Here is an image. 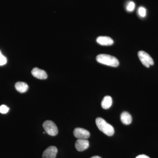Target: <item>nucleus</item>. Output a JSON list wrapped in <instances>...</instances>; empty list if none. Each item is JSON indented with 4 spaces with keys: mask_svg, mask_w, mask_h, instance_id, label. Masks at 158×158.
I'll use <instances>...</instances> for the list:
<instances>
[{
    "mask_svg": "<svg viewBox=\"0 0 158 158\" xmlns=\"http://www.w3.org/2000/svg\"><path fill=\"white\" fill-rule=\"evenodd\" d=\"M96 60L101 64L112 67H117L119 65V62L116 57L107 54H100L97 56Z\"/></svg>",
    "mask_w": 158,
    "mask_h": 158,
    "instance_id": "1",
    "label": "nucleus"
},
{
    "mask_svg": "<svg viewBox=\"0 0 158 158\" xmlns=\"http://www.w3.org/2000/svg\"><path fill=\"white\" fill-rule=\"evenodd\" d=\"M120 119L123 124L129 125L131 124L132 118L129 113L128 112H124L122 113L121 116H120Z\"/></svg>",
    "mask_w": 158,
    "mask_h": 158,
    "instance_id": "10",
    "label": "nucleus"
},
{
    "mask_svg": "<svg viewBox=\"0 0 158 158\" xmlns=\"http://www.w3.org/2000/svg\"><path fill=\"white\" fill-rule=\"evenodd\" d=\"M73 135L78 139H87L90 136V132L81 128H77L74 130Z\"/></svg>",
    "mask_w": 158,
    "mask_h": 158,
    "instance_id": "5",
    "label": "nucleus"
},
{
    "mask_svg": "<svg viewBox=\"0 0 158 158\" xmlns=\"http://www.w3.org/2000/svg\"><path fill=\"white\" fill-rule=\"evenodd\" d=\"M58 149L54 146L48 148L43 153V158H56V156Z\"/></svg>",
    "mask_w": 158,
    "mask_h": 158,
    "instance_id": "6",
    "label": "nucleus"
},
{
    "mask_svg": "<svg viewBox=\"0 0 158 158\" xmlns=\"http://www.w3.org/2000/svg\"><path fill=\"white\" fill-rule=\"evenodd\" d=\"M15 88L21 93L26 92L28 89V86L25 82H18L15 84Z\"/></svg>",
    "mask_w": 158,
    "mask_h": 158,
    "instance_id": "11",
    "label": "nucleus"
},
{
    "mask_svg": "<svg viewBox=\"0 0 158 158\" xmlns=\"http://www.w3.org/2000/svg\"><path fill=\"white\" fill-rule=\"evenodd\" d=\"M7 59L5 56H3L0 51V65H5L7 63Z\"/></svg>",
    "mask_w": 158,
    "mask_h": 158,
    "instance_id": "14",
    "label": "nucleus"
},
{
    "mask_svg": "<svg viewBox=\"0 0 158 158\" xmlns=\"http://www.w3.org/2000/svg\"><path fill=\"white\" fill-rule=\"evenodd\" d=\"M138 56L141 63L147 68H149L150 65H154L153 60L149 54L144 51H141L138 52Z\"/></svg>",
    "mask_w": 158,
    "mask_h": 158,
    "instance_id": "3",
    "label": "nucleus"
},
{
    "mask_svg": "<svg viewBox=\"0 0 158 158\" xmlns=\"http://www.w3.org/2000/svg\"><path fill=\"white\" fill-rule=\"evenodd\" d=\"M136 158H150L148 156L145 155H140L136 157Z\"/></svg>",
    "mask_w": 158,
    "mask_h": 158,
    "instance_id": "17",
    "label": "nucleus"
},
{
    "mask_svg": "<svg viewBox=\"0 0 158 158\" xmlns=\"http://www.w3.org/2000/svg\"><path fill=\"white\" fill-rule=\"evenodd\" d=\"M9 109L6 105H2L0 106V113L6 114L9 112Z\"/></svg>",
    "mask_w": 158,
    "mask_h": 158,
    "instance_id": "15",
    "label": "nucleus"
},
{
    "mask_svg": "<svg viewBox=\"0 0 158 158\" xmlns=\"http://www.w3.org/2000/svg\"><path fill=\"white\" fill-rule=\"evenodd\" d=\"M97 42L100 45L110 46L113 44V40L111 37L107 36H100L97 38Z\"/></svg>",
    "mask_w": 158,
    "mask_h": 158,
    "instance_id": "9",
    "label": "nucleus"
},
{
    "mask_svg": "<svg viewBox=\"0 0 158 158\" xmlns=\"http://www.w3.org/2000/svg\"><path fill=\"white\" fill-rule=\"evenodd\" d=\"M31 73L33 76L40 80H45L48 77L47 74L45 71L38 68L33 69L31 71Z\"/></svg>",
    "mask_w": 158,
    "mask_h": 158,
    "instance_id": "8",
    "label": "nucleus"
},
{
    "mask_svg": "<svg viewBox=\"0 0 158 158\" xmlns=\"http://www.w3.org/2000/svg\"><path fill=\"white\" fill-rule=\"evenodd\" d=\"M95 122L98 128L105 135L108 136H112L114 135V128L105 121L103 118L98 117L96 118Z\"/></svg>",
    "mask_w": 158,
    "mask_h": 158,
    "instance_id": "2",
    "label": "nucleus"
},
{
    "mask_svg": "<svg viewBox=\"0 0 158 158\" xmlns=\"http://www.w3.org/2000/svg\"><path fill=\"white\" fill-rule=\"evenodd\" d=\"M138 13L141 17H145L146 15V9L143 7H139L138 10Z\"/></svg>",
    "mask_w": 158,
    "mask_h": 158,
    "instance_id": "13",
    "label": "nucleus"
},
{
    "mask_svg": "<svg viewBox=\"0 0 158 158\" xmlns=\"http://www.w3.org/2000/svg\"><path fill=\"white\" fill-rule=\"evenodd\" d=\"M135 8V4L132 2H130L128 3L127 7V9L128 11H132L134 10Z\"/></svg>",
    "mask_w": 158,
    "mask_h": 158,
    "instance_id": "16",
    "label": "nucleus"
},
{
    "mask_svg": "<svg viewBox=\"0 0 158 158\" xmlns=\"http://www.w3.org/2000/svg\"><path fill=\"white\" fill-rule=\"evenodd\" d=\"M112 104H113V100L112 98L110 96H105L102 102V108L107 110L110 108V107L112 106Z\"/></svg>",
    "mask_w": 158,
    "mask_h": 158,
    "instance_id": "12",
    "label": "nucleus"
},
{
    "mask_svg": "<svg viewBox=\"0 0 158 158\" xmlns=\"http://www.w3.org/2000/svg\"><path fill=\"white\" fill-rule=\"evenodd\" d=\"M89 146V141L87 139H78L75 143L76 148L79 152L84 151Z\"/></svg>",
    "mask_w": 158,
    "mask_h": 158,
    "instance_id": "7",
    "label": "nucleus"
},
{
    "mask_svg": "<svg viewBox=\"0 0 158 158\" xmlns=\"http://www.w3.org/2000/svg\"><path fill=\"white\" fill-rule=\"evenodd\" d=\"M43 127L46 132L51 136L56 135L58 133V129L53 122L51 120H47L44 122Z\"/></svg>",
    "mask_w": 158,
    "mask_h": 158,
    "instance_id": "4",
    "label": "nucleus"
},
{
    "mask_svg": "<svg viewBox=\"0 0 158 158\" xmlns=\"http://www.w3.org/2000/svg\"><path fill=\"white\" fill-rule=\"evenodd\" d=\"M90 158H102L101 157L99 156H94Z\"/></svg>",
    "mask_w": 158,
    "mask_h": 158,
    "instance_id": "18",
    "label": "nucleus"
}]
</instances>
